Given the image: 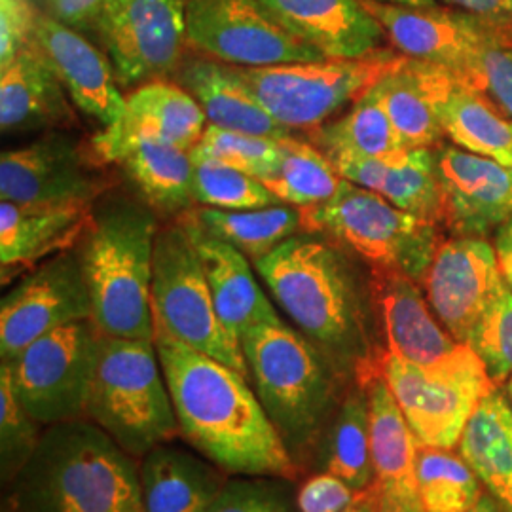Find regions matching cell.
<instances>
[{
  "label": "cell",
  "instance_id": "1",
  "mask_svg": "<svg viewBox=\"0 0 512 512\" xmlns=\"http://www.w3.org/2000/svg\"><path fill=\"white\" fill-rule=\"evenodd\" d=\"M154 344L188 446L226 475L296 480L298 465L247 376L162 330Z\"/></svg>",
  "mask_w": 512,
  "mask_h": 512
},
{
  "label": "cell",
  "instance_id": "2",
  "mask_svg": "<svg viewBox=\"0 0 512 512\" xmlns=\"http://www.w3.org/2000/svg\"><path fill=\"white\" fill-rule=\"evenodd\" d=\"M277 306L342 374L359 384L378 374L368 336V310L342 247L317 232H298L253 262Z\"/></svg>",
  "mask_w": 512,
  "mask_h": 512
},
{
  "label": "cell",
  "instance_id": "3",
  "mask_svg": "<svg viewBox=\"0 0 512 512\" xmlns=\"http://www.w3.org/2000/svg\"><path fill=\"white\" fill-rule=\"evenodd\" d=\"M8 486L14 512H143L137 458L88 418L44 427Z\"/></svg>",
  "mask_w": 512,
  "mask_h": 512
},
{
  "label": "cell",
  "instance_id": "4",
  "mask_svg": "<svg viewBox=\"0 0 512 512\" xmlns=\"http://www.w3.org/2000/svg\"><path fill=\"white\" fill-rule=\"evenodd\" d=\"M158 230V215L145 202L118 196L95 207L80 260L92 321L101 334L154 342L152 274Z\"/></svg>",
  "mask_w": 512,
  "mask_h": 512
},
{
  "label": "cell",
  "instance_id": "5",
  "mask_svg": "<svg viewBox=\"0 0 512 512\" xmlns=\"http://www.w3.org/2000/svg\"><path fill=\"white\" fill-rule=\"evenodd\" d=\"M239 342L256 397L298 465L317 450L340 406V372L285 321L247 330Z\"/></svg>",
  "mask_w": 512,
  "mask_h": 512
},
{
  "label": "cell",
  "instance_id": "6",
  "mask_svg": "<svg viewBox=\"0 0 512 512\" xmlns=\"http://www.w3.org/2000/svg\"><path fill=\"white\" fill-rule=\"evenodd\" d=\"M86 418L137 459L179 435L154 342L101 336Z\"/></svg>",
  "mask_w": 512,
  "mask_h": 512
},
{
  "label": "cell",
  "instance_id": "7",
  "mask_svg": "<svg viewBox=\"0 0 512 512\" xmlns=\"http://www.w3.org/2000/svg\"><path fill=\"white\" fill-rule=\"evenodd\" d=\"M302 230L317 232L363 256L374 268H391L423 281L439 249L431 222L418 219L382 194L344 181L329 202L300 207Z\"/></svg>",
  "mask_w": 512,
  "mask_h": 512
},
{
  "label": "cell",
  "instance_id": "8",
  "mask_svg": "<svg viewBox=\"0 0 512 512\" xmlns=\"http://www.w3.org/2000/svg\"><path fill=\"white\" fill-rule=\"evenodd\" d=\"M378 374L391 389L421 446L452 450L495 382L475 349L459 344L429 366L412 365L385 351Z\"/></svg>",
  "mask_w": 512,
  "mask_h": 512
},
{
  "label": "cell",
  "instance_id": "9",
  "mask_svg": "<svg viewBox=\"0 0 512 512\" xmlns=\"http://www.w3.org/2000/svg\"><path fill=\"white\" fill-rule=\"evenodd\" d=\"M152 311L156 330L249 378L241 342L220 321L196 245L179 220L156 236Z\"/></svg>",
  "mask_w": 512,
  "mask_h": 512
},
{
  "label": "cell",
  "instance_id": "10",
  "mask_svg": "<svg viewBox=\"0 0 512 512\" xmlns=\"http://www.w3.org/2000/svg\"><path fill=\"white\" fill-rule=\"evenodd\" d=\"M401 55L380 50L359 59H321L274 67H236L239 78L279 124L313 131L351 107Z\"/></svg>",
  "mask_w": 512,
  "mask_h": 512
},
{
  "label": "cell",
  "instance_id": "11",
  "mask_svg": "<svg viewBox=\"0 0 512 512\" xmlns=\"http://www.w3.org/2000/svg\"><path fill=\"white\" fill-rule=\"evenodd\" d=\"M101 336L92 319L76 321L6 363L19 403L40 425L86 418Z\"/></svg>",
  "mask_w": 512,
  "mask_h": 512
},
{
  "label": "cell",
  "instance_id": "12",
  "mask_svg": "<svg viewBox=\"0 0 512 512\" xmlns=\"http://www.w3.org/2000/svg\"><path fill=\"white\" fill-rule=\"evenodd\" d=\"M93 31L120 88L173 78L190 52L184 0H109Z\"/></svg>",
  "mask_w": 512,
  "mask_h": 512
},
{
  "label": "cell",
  "instance_id": "13",
  "mask_svg": "<svg viewBox=\"0 0 512 512\" xmlns=\"http://www.w3.org/2000/svg\"><path fill=\"white\" fill-rule=\"evenodd\" d=\"M192 54L260 69L327 59L283 29L256 0H184Z\"/></svg>",
  "mask_w": 512,
  "mask_h": 512
},
{
  "label": "cell",
  "instance_id": "14",
  "mask_svg": "<svg viewBox=\"0 0 512 512\" xmlns=\"http://www.w3.org/2000/svg\"><path fill=\"white\" fill-rule=\"evenodd\" d=\"M103 165L63 131L0 156V200L19 205H95L112 181Z\"/></svg>",
  "mask_w": 512,
  "mask_h": 512
},
{
  "label": "cell",
  "instance_id": "15",
  "mask_svg": "<svg viewBox=\"0 0 512 512\" xmlns=\"http://www.w3.org/2000/svg\"><path fill=\"white\" fill-rule=\"evenodd\" d=\"M92 319V300L80 253L65 251L38 264L0 304V357L16 359L38 338Z\"/></svg>",
  "mask_w": 512,
  "mask_h": 512
},
{
  "label": "cell",
  "instance_id": "16",
  "mask_svg": "<svg viewBox=\"0 0 512 512\" xmlns=\"http://www.w3.org/2000/svg\"><path fill=\"white\" fill-rule=\"evenodd\" d=\"M427 302L459 344L471 346L476 330L507 285L497 253L484 239L440 243L423 277Z\"/></svg>",
  "mask_w": 512,
  "mask_h": 512
},
{
  "label": "cell",
  "instance_id": "17",
  "mask_svg": "<svg viewBox=\"0 0 512 512\" xmlns=\"http://www.w3.org/2000/svg\"><path fill=\"white\" fill-rule=\"evenodd\" d=\"M363 4L401 55L435 63L454 71L459 78L480 50L501 40L492 29L465 12H452L440 6H393L376 0H363Z\"/></svg>",
  "mask_w": 512,
  "mask_h": 512
},
{
  "label": "cell",
  "instance_id": "18",
  "mask_svg": "<svg viewBox=\"0 0 512 512\" xmlns=\"http://www.w3.org/2000/svg\"><path fill=\"white\" fill-rule=\"evenodd\" d=\"M31 46L42 55L65 86L74 107L109 128L124 116L126 95L109 55L73 27L38 12Z\"/></svg>",
  "mask_w": 512,
  "mask_h": 512
},
{
  "label": "cell",
  "instance_id": "19",
  "mask_svg": "<svg viewBox=\"0 0 512 512\" xmlns=\"http://www.w3.org/2000/svg\"><path fill=\"white\" fill-rule=\"evenodd\" d=\"M446 222L459 234L480 236L512 219V167L463 148L437 154Z\"/></svg>",
  "mask_w": 512,
  "mask_h": 512
},
{
  "label": "cell",
  "instance_id": "20",
  "mask_svg": "<svg viewBox=\"0 0 512 512\" xmlns=\"http://www.w3.org/2000/svg\"><path fill=\"white\" fill-rule=\"evenodd\" d=\"M291 35L327 59H359L382 50L385 33L363 0H256Z\"/></svg>",
  "mask_w": 512,
  "mask_h": 512
},
{
  "label": "cell",
  "instance_id": "21",
  "mask_svg": "<svg viewBox=\"0 0 512 512\" xmlns=\"http://www.w3.org/2000/svg\"><path fill=\"white\" fill-rule=\"evenodd\" d=\"M95 205H19L0 202V264L6 285L19 272L65 251L86 238Z\"/></svg>",
  "mask_w": 512,
  "mask_h": 512
},
{
  "label": "cell",
  "instance_id": "22",
  "mask_svg": "<svg viewBox=\"0 0 512 512\" xmlns=\"http://www.w3.org/2000/svg\"><path fill=\"white\" fill-rule=\"evenodd\" d=\"M101 165H118L141 202L160 217L179 219L196 207L192 196L194 158L186 148L152 137H135L110 145H88Z\"/></svg>",
  "mask_w": 512,
  "mask_h": 512
},
{
  "label": "cell",
  "instance_id": "23",
  "mask_svg": "<svg viewBox=\"0 0 512 512\" xmlns=\"http://www.w3.org/2000/svg\"><path fill=\"white\" fill-rule=\"evenodd\" d=\"M463 80L450 69L401 55L374 84L404 148H431L444 135L440 112Z\"/></svg>",
  "mask_w": 512,
  "mask_h": 512
},
{
  "label": "cell",
  "instance_id": "24",
  "mask_svg": "<svg viewBox=\"0 0 512 512\" xmlns=\"http://www.w3.org/2000/svg\"><path fill=\"white\" fill-rule=\"evenodd\" d=\"M374 287L389 353L412 365L429 366L458 349V340L433 317L418 281L399 270L374 268Z\"/></svg>",
  "mask_w": 512,
  "mask_h": 512
},
{
  "label": "cell",
  "instance_id": "25",
  "mask_svg": "<svg viewBox=\"0 0 512 512\" xmlns=\"http://www.w3.org/2000/svg\"><path fill=\"white\" fill-rule=\"evenodd\" d=\"M190 234L202 260L213 302L224 327L241 340L247 330L258 325H279L283 319L258 285L251 260L226 241L203 232L192 220L179 217Z\"/></svg>",
  "mask_w": 512,
  "mask_h": 512
},
{
  "label": "cell",
  "instance_id": "26",
  "mask_svg": "<svg viewBox=\"0 0 512 512\" xmlns=\"http://www.w3.org/2000/svg\"><path fill=\"white\" fill-rule=\"evenodd\" d=\"M74 103L50 63L29 44L0 65L2 133H29L74 126Z\"/></svg>",
  "mask_w": 512,
  "mask_h": 512
},
{
  "label": "cell",
  "instance_id": "27",
  "mask_svg": "<svg viewBox=\"0 0 512 512\" xmlns=\"http://www.w3.org/2000/svg\"><path fill=\"white\" fill-rule=\"evenodd\" d=\"M207 128L200 103L181 84L148 82L126 95L124 116L92 137V145H110L135 137H152L192 152Z\"/></svg>",
  "mask_w": 512,
  "mask_h": 512
},
{
  "label": "cell",
  "instance_id": "28",
  "mask_svg": "<svg viewBox=\"0 0 512 512\" xmlns=\"http://www.w3.org/2000/svg\"><path fill=\"white\" fill-rule=\"evenodd\" d=\"M173 80L200 103L209 126L270 139L294 135L258 103L234 65L190 54L184 57Z\"/></svg>",
  "mask_w": 512,
  "mask_h": 512
},
{
  "label": "cell",
  "instance_id": "29",
  "mask_svg": "<svg viewBox=\"0 0 512 512\" xmlns=\"http://www.w3.org/2000/svg\"><path fill=\"white\" fill-rule=\"evenodd\" d=\"M363 385L370 410V448L376 484L385 494L397 499L406 511L425 512L416 478V435L380 374Z\"/></svg>",
  "mask_w": 512,
  "mask_h": 512
},
{
  "label": "cell",
  "instance_id": "30",
  "mask_svg": "<svg viewBox=\"0 0 512 512\" xmlns=\"http://www.w3.org/2000/svg\"><path fill=\"white\" fill-rule=\"evenodd\" d=\"M224 475L198 452L160 444L139 465L143 512H205L224 488Z\"/></svg>",
  "mask_w": 512,
  "mask_h": 512
},
{
  "label": "cell",
  "instance_id": "31",
  "mask_svg": "<svg viewBox=\"0 0 512 512\" xmlns=\"http://www.w3.org/2000/svg\"><path fill=\"white\" fill-rule=\"evenodd\" d=\"M459 454L497 505L512 512V406L499 389L476 406L459 439Z\"/></svg>",
  "mask_w": 512,
  "mask_h": 512
},
{
  "label": "cell",
  "instance_id": "32",
  "mask_svg": "<svg viewBox=\"0 0 512 512\" xmlns=\"http://www.w3.org/2000/svg\"><path fill=\"white\" fill-rule=\"evenodd\" d=\"M315 452L323 473L346 480L357 492H363L376 482L365 385L357 382L344 397Z\"/></svg>",
  "mask_w": 512,
  "mask_h": 512
},
{
  "label": "cell",
  "instance_id": "33",
  "mask_svg": "<svg viewBox=\"0 0 512 512\" xmlns=\"http://www.w3.org/2000/svg\"><path fill=\"white\" fill-rule=\"evenodd\" d=\"M181 217L192 220L213 238L230 243L251 262L272 253L283 241L302 232L300 207L287 203L247 211H224L196 205Z\"/></svg>",
  "mask_w": 512,
  "mask_h": 512
},
{
  "label": "cell",
  "instance_id": "34",
  "mask_svg": "<svg viewBox=\"0 0 512 512\" xmlns=\"http://www.w3.org/2000/svg\"><path fill=\"white\" fill-rule=\"evenodd\" d=\"M310 141L327 158L348 154L387 160L404 150L374 86L366 90L342 118L310 131Z\"/></svg>",
  "mask_w": 512,
  "mask_h": 512
},
{
  "label": "cell",
  "instance_id": "35",
  "mask_svg": "<svg viewBox=\"0 0 512 512\" xmlns=\"http://www.w3.org/2000/svg\"><path fill=\"white\" fill-rule=\"evenodd\" d=\"M444 133L469 152L512 167V118L463 82L440 112Z\"/></svg>",
  "mask_w": 512,
  "mask_h": 512
},
{
  "label": "cell",
  "instance_id": "36",
  "mask_svg": "<svg viewBox=\"0 0 512 512\" xmlns=\"http://www.w3.org/2000/svg\"><path fill=\"white\" fill-rule=\"evenodd\" d=\"M262 183L281 203L311 207L332 200L344 179L311 141L291 135L281 141V158L274 175Z\"/></svg>",
  "mask_w": 512,
  "mask_h": 512
},
{
  "label": "cell",
  "instance_id": "37",
  "mask_svg": "<svg viewBox=\"0 0 512 512\" xmlns=\"http://www.w3.org/2000/svg\"><path fill=\"white\" fill-rule=\"evenodd\" d=\"M378 194L425 222L446 220L439 164L431 148H404L391 156Z\"/></svg>",
  "mask_w": 512,
  "mask_h": 512
},
{
  "label": "cell",
  "instance_id": "38",
  "mask_svg": "<svg viewBox=\"0 0 512 512\" xmlns=\"http://www.w3.org/2000/svg\"><path fill=\"white\" fill-rule=\"evenodd\" d=\"M416 478L425 512L469 511L482 495L469 463L446 448L418 444Z\"/></svg>",
  "mask_w": 512,
  "mask_h": 512
},
{
  "label": "cell",
  "instance_id": "39",
  "mask_svg": "<svg viewBox=\"0 0 512 512\" xmlns=\"http://www.w3.org/2000/svg\"><path fill=\"white\" fill-rule=\"evenodd\" d=\"M192 158V196L196 205L224 211H247L281 203L270 192V188L253 175H247L213 158L194 154Z\"/></svg>",
  "mask_w": 512,
  "mask_h": 512
},
{
  "label": "cell",
  "instance_id": "40",
  "mask_svg": "<svg viewBox=\"0 0 512 512\" xmlns=\"http://www.w3.org/2000/svg\"><path fill=\"white\" fill-rule=\"evenodd\" d=\"M281 141L283 139H270L207 124L200 143L192 148V154L219 160L260 181H266L274 175L279 164Z\"/></svg>",
  "mask_w": 512,
  "mask_h": 512
},
{
  "label": "cell",
  "instance_id": "41",
  "mask_svg": "<svg viewBox=\"0 0 512 512\" xmlns=\"http://www.w3.org/2000/svg\"><path fill=\"white\" fill-rule=\"evenodd\" d=\"M40 425L19 403L12 385L10 368L6 363L0 366V471L2 482L12 484L25 463L37 450L42 437Z\"/></svg>",
  "mask_w": 512,
  "mask_h": 512
},
{
  "label": "cell",
  "instance_id": "42",
  "mask_svg": "<svg viewBox=\"0 0 512 512\" xmlns=\"http://www.w3.org/2000/svg\"><path fill=\"white\" fill-rule=\"evenodd\" d=\"M293 482L277 476H232L205 512H300Z\"/></svg>",
  "mask_w": 512,
  "mask_h": 512
},
{
  "label": "cell",
  "instance_id": "43",
  "mask_svg": "<svg viewBox=\"0 0 512 512\" xmlns=\"http://www.w3.org/2000/svg\"><path fill=\"white\" fill-rule=\"evenodd\" d=\"M494 382L512 376V289L507 283L482 319L471 342Z\"/></svg>",
  "mask_w": 512,
  "mask_h": 512
},
{
  "label": "cell",
  "instance_id": "44",
  "mask_svg": "<svg viewBox=\"0 0 512 512\" xmlns=\"http://www.w3.org/2000/svg\"><path fill=\"white\" fill-rule=\"evenodd\" d=\"M461 80L512 118V46L501 40L488 44L478 52Z\"/></svg>",
  "mask_w": 512,
  "mask_h": 512
},
{
  "label": "cell",
  "instance_id": "45",
  "mask_svg": "<svg viewBox=\"0 0 512 512\" xmlns=\"http://www.w3.org/2000/svg\"><path fill=\"white\" fill-rule=\"evenodd\" d=\"M359 494L346 480L319 473L298 488L296 503L300 512H346L355 505Z\"/></svg>",
  "mask_w": 512,
  "mask_h": 512
},
{
  "label": "cell",
  "instance_id": "46",
  "mask_svg": "<svg viewBox=\"0 0 512 512\" xmlns=\"http://www.w3.org/2000/svg\"><path fill=\"white\" fill-rule=\"evenodd\" d=\"M38 10L29 0H0V65L31 44Z\"/></svg>",
  "mask_w": 512,
  "mask_h": 512
},
{
  "label": "cell",
  "instance_id": "47",
  "mask_svg": "<svg viewBox=\"0 0 512 512\" xmlns=\"http://www.w3.org/2000/svg\"><path fill=\"white\" fill-rule=\"evenodd\" d=\"M484 23L503 44L512 46V0H442Z\"/></svg>",
  "mask_w": 512,
  "mask_h": 512
},
{
  "label": "cell",
  "instance_id": "48",
  "mask_svg": "<svg viewBox=\"0 0 512 512\" xmlns=\"http://www.w3.org/2000/svg\"><path fill=\"white\" fill-rule=\"evenodd\" d=\"M327 160L344 181L372 192H380L385 173H387V165H389V158L382 160V158L348 156V154H336V156H329Z\"/></svg>",
  "mask_w": 512,
  "mask_h": 512
},
{
  "label": "cell",
  "instance_id": "49",
  "mask_svg": "<svg viewBox=\"0 0 512 512\" xmlns=\"http://www.w3.org/2000/svg\"><path fill=\"white\" fill-rule=\"evenodd\" d=\"M57 21L76 31H93L95 21L101 16L109 0H48Z\"/></svg>",
  "mask_w": 512,
  "mask_h": 512
},
{
  "label": "cell",
  "instance_id": "50",
  "mask_svg": "<svg viewBox=\"0 0 512 512\" xmlns=\"http://www.w3.org/2000/svg\"><path fill=\"white\" fill-rule=\"evenodd\" d=\"M495 253L499 260V268L503 277L512 289V219L505 222V226L499 230V236L495 241Z\"/></svg>",
  "mask_w": 512,
  "mask_h": 512
},
{
  "label": "cell",
  "instance_id": "51",
  "mask_svg": "<svg viewBox=\"0 0 512 512\" xmlns=\"http://www.w3.org/2000/svg\"><path fill=\"white\" fill-rule=\"evenodd\" d=\"M370 512H408L403 505L393 499L391 495L385 494L384 490L374 482L370 486Z\"/></svg>",
  "mask_w": 512,
  "mask_h": 512
},
{
  "label": "cell",
  "instance_id": "52",
  "mask_svg": "<svg viewBox=\"0 0 512 512\" xmlns=\"http://www.w3.org/2000/svg\"><path fill=\"white\" fill-rule=\"evenodd\" d=\"M465 512H505L499 505H497V501H495L494 497L490 494L480 495V499L476 501L475 505L469 509V511Z\"/></svg>",
  "mask_w": 512,
  "mask_h": 512
},
{
  "label": "cell",
  "instance_id": "53",
  "mask_svg": "<svg viewBox=\"0 0 512 512\" xmlns=\"http://www.w3.org/2000/svg\"><path fill=\"white\" fill-rule=\"evenodd\" d=\"M382 4H393V6H410V8H433L439 6V0H376Z\"/></svg>",
  "mask_w": 512,
  "mask_h": 512
},
{
  "label": "cell",
  "instance_id": "54",
  "mask_svg": "<svg viewBox=\"0 0 512 512\" xmlns=\"http://www.w3.org/2000/svg\"><path fill=\"white\" fill-rule=\"evenodd\" d=\"M346 512H370V488L363 490L359 497H357L355 505Z\"/></svg>",
  "mask_w": 512,
  "mask_h": 512
},
{
  "label": "cell",
  "instance_id": "55",
  "mask_svg": "<svg viewBox=\"0 0 512 512\" xmlns=\"http://www.w3.org/2000/svg\"><path fill=\"white\" fill-rule=\"evenodd\" d=\"M507 391H509V397H511L512 401V376L509 378V382H507Z\"/></svg>",
  "mask_w": 512,
  "mask_h": 512
}]
</instances>
